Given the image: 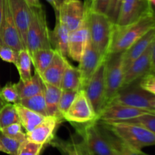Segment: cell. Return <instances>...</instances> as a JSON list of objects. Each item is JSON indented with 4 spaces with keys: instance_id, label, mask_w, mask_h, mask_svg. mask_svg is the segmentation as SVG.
<instances>
[{
    "instance_id": "cell-1",
    "label": "cell",
    "mask_w": 155,
    "mask_h": 155,
    "mask_svg": "<svg viewBox=\"0 0 155 155\" xmlns=\"http://www.w3.org/2000/svg\"><path fill=\"white\" fill-rule=\"evenodd\" d=\"M154 27L155 12L153 7L131 24L124 26L115 24L109 53L124 52Z\"/></svg>"
},
{
    "instance_id": "cell-2",
    "label": "cell",
    "mask_w": 155,
    "mask_h": 155,
    "mask_svg": "<svg viewBox=\"0 0 155 155\" xmlns=\"http://www.w3.org/2000/svg\"><path fill=\"white\" fill-rule=\"evenodd\" d=\"M120 140L134 149L155 145V133L139 124L127 122H101Z\"/></svg>"
},
{
    "instance_id": "cell-3",
    "label": "cell",
    "mask_w": 155,
    "mask_h": 155,
    "mask_svg": "<svg viewBox=\"0 0 155 155\" xmlns=\"http://www.w3.org/2000/svg\"><path fill=\"white\" fill-rule=\"evenodd\" d=\"M86 26L89 42L101 54L107 56L109 53L115 24L106 14L100 12H86Z\"/></svg>"
},
{
    "instance_id": "cell-4",
    "label": "cell",
    "mask_w": 155,
    "mask_h": 155,
    "mask_svg": "<svg viewBox=\"0 0 155 155\" xmlns=\"http://www.w3.org/2000/svg\"><path fill=\"white\" fill-rule=\"evenodd\" d=\"M50 33L51 30L48 29L46 15L42 6L31 7L27 34V49L30 54L40 48H52Z\"/></svg>"
},
{
    "instance_id": "cell-5",
    "label": "cell",
    "mask_w": 155,
    "mask_h": 155,
    "mask_svg": "<svg viewBox=\"0 0 155 155\" xmlns=\"http://www.w3.org/2000/svg\"><path fill=\"white\" fill-rule=\"evenodd\" d=\"M82 140L96 155H116L117 151L111 146L102 129L97 122L72 125Z\"/></svg>"
},
{
    "instance_id": "cell-6",
    "label": "cell",
    "mask_w": 155,
    "mask_h": 155,
    "mask_svg": "<svg viewBox=\"0 0 155 155\" xmlns=\"http://www.w3.org/2000/svg\"><path fill=\"white\" fill-rule=\"evenodd\" d=\"M124 77L123 52L109 53L104 61L106 106L123 88Z\"/></svg>"
},
{
    "instance_id": "cell-7",
    "label": "cell",
    "mask_w": 155,
    "mask_h": 155,
    "mask_svg": "<svg viewBox=\"0 0 155 155\" xmlns=\"http://www.w3.org/2000/svg\"><path fill=\"white\" fill-rule=\"evenodd\" d=\"M110 103L155 111V95L142 89L139 84L135 85L134 83L122 88Z\"/></svg>"
},
{
    "instance_id": "cell-8",
    "label": "cell",
    "mask_w": 155,
    "mask_h": 155,
    "mask_svg": "<svg viewBox=\"0 0 155 155\" xmlns=\"http://www.w3.org/2000/svg\"><path fill=\"white\" fill-rule=\"evenodd\" d=\"M63 119L71 125L85 124L98 120V116L83 89H80L77 92L72 104L63 116Z\"/></svg>"
},
{
    "instance_id": "cell-9",
    "label": "cell",
    "mask_w": 155,
    "mask_h": 155,
    "mask_svg": "<svg viewBox=\"0 0 155 155\" xmlns=\"http://www.w3.org/2000/svg\"><path fill=\"white\" fill-rule=\"evenodd\" d=\"M83 89L90 101L94 110L98 116L103 108L106 106L104 61L94 73Z\"/></svg>"
},
{
    "instance_id": "cell-10",
    "label": "cell",
    "mask_w": 155,
    "mask_h": 155,
    "mask_svg": "<svg viewBox=\"0 0 155 155\" xmlns=\"http://www.w3.org/2000/svg\"><path fill=\"white\" fill-rule=\"evenodd\" d=\"M0 45H7L18 51L25 48L14 21L8 0H3L2 19L0 27Z\"/></svg>"
},
{
    "instance_id": "cell-11",
    "label": "cell",
    "mask_w": 155,
    "mask_h": 155,
    "mask_svg": "<svg viewBox=\"0 0 155 155\" xmlns=\"http://www.w3.org/2000/svg\"><path fill=\"white\" fill-rule=\"evenodd\" d=\"M148 113H155V111L110 103L99 114L98 122H124Z\"/></svg>"
},
{
    "instance_id": "cell-12",
    "label": "cell",
    "mask_w": 155,
    "mask_h": 155,
    "mask_svg": "<svg viewBox=\"0 0 155 155\" xmlns=\"http://www.w3.org/2000/svg\"><path fill=\"white\" fill-rule=\"evenodd\" d=\"M56 18L64 24L69 31L78 28L85 21L86 11L80 0H69L59 7Z\"/></svg>"
},
{
    "instance_id": "cell-13",
    "label": "cell",
    "mask_w": 155,
    "mask_h": 155,
    "mask_svg": "<svg viewBox=\"0 0 155 155\" xmlns=\"http://www.w3.org/2000/svg\"><path fill=\"white\" fill-rule=\"evenodd\" d=\"M107 56L101 54L90 42H88L86 50L80 61L78 69L81 74L82 89L84 88L94 73L104 63Z\"/></svg>"
},
{
    "instance_id": "cell-14",
    "label": "cell",
    "mask_w": 155,
    "mask_h": 155,
    "mask_svg": "<svg viewBox=\"0 0 155 155\" xmlns=\"http://www.w3.org/2000/svg\"><path fill=\"white\" fill-rule=\"evenodd\" d=\"M64 121L62 118L47 116L32 131L26 133L27 139L35 143L46 145L54 139L56 131L59 125Z\"/></svg>"
},
{
    "instance_id": "cell-15",
    "label": "cell",
    "mask_w": 155,
    "mask_h": 155,
    "mask_svg": "<svg viewBox=\"0 0 155 155\" xmlns=\"http://www.w3.org/2000/svg\"><path fill=\"white\" fill-rule=\"evenodd\" d=\"M152 8L148 0H123L116 25L124 26L137 21Z\"/></svg>"
},
{
    "instance_id": "cell-16",
    "label": "cell",
    "mask_w": 155,
    "mask_h": 155,
    "mask_svg": "<svg viewBox=\"0 0 155 155\" xmlns=\"http://www.w3.org/2000/svg\"><path fill=\"white\" fill-rule=\"evenodd\" d=\"M8 2L24 46L27 48V34L31 16V7L24 0H8Z\"/></svg>"
},
{
    "instance_id": "cell-17",
    "label": "cell",
    "mask_w": 155,
    "mask_h": 155,
    "mask_svg": "<svg viewBox=\"0 0 155 155\" xmlns=\"http://www.w3.org/2000/svg\"><path fill=\"white\" fill-rule=\"evenodd\" d=\"M151 47L152 43L148 46L142 55L139 56L132 63L128 69L124 72L123 88L130 86L151 72Z\"/></svg>"
},
{
    "instance_id": "cell-18",
    "label": "cell",
    "mask_w": 155,
    "mask_h": 155,
    "mask_svg": "<svg viewBox=\"0 0 155 155\" xmlns=\"http://www.w3.org/2000/svg\"><path fill=\"white\" fill-rule=\"evenodd\" d=\"M89 40V32L85 20L80 27L70 32L68 39V57L74 61L80 62Z\"/></svg>"
},
{
    "instance_id": "cell-19",
    "label": "cell",
    "mask_w": 155,
    "mask_h": 155,
    "mask_svg": "<svg viewBox=\"0 0 155 155\" xmlns=\"http://www.w3.org/2000/svg\"><path fill=\"white\" fill-rule=\"evenodd\" d=\"M69 64L66 57L56 51L49 66L40 76L42 82L60 87L64 73Z\"/></svg>"
},
{
    "instance_id": "cell-20",
    "label": "cell",
    "mask_w": 155,
    "mask_h": 155,
    "mask_svg": "<svg viewBox=\"0 0 155 155\" xmlns=\"http://www.w3.org/2000/svg\"><path fill=\"white\" fill-rule=\"evenodd\" d=\"M155 39V27L147 32L143 36L138 39L128 49L123 52V64L124 72L128 69L135 60L142 55Z\"/></svg>"
},
{
    "instance_id": "cell-21",
    "label": "cell",
    "mask_w": 155,
    "mask_h": 155,
    "mask_svg": "<svg viewBox=\"0 0 155 155\" xmlns=\"http://www.w3.org/2000/svg\"><path fill=\"white\" fill-rule=\"evenodd\" d=\"M70 31L68 27L56 18L54 30L51 31V42L54 49L64 57L68 56V39Z\"/></svg>"
},
{
    "instance_id": "cell-22",
    "label": "cell",
    "mask_w": 155,
    "mask_h": 155,
    "mask_svg": "<svg viewBox=\"0 0 155 155\" xmlns=\"http://www.w3.org/2000/svg\"><path fill=\"white\" fill-rule=\"evenodd\" d=\"M15 105L19 117L20 123L26 130V133L34 130L45 119V116L27 108L19 103L15 104Z\"/></svg>"
},
{
    "instance_id": "cell-23",
    "label": "cell",
    "mask_w": 155,
    "mask_h": 155,
    "mask_svg": "<svg viewBox=\"0 0 155 155\" xmlns=\"http://www.w3.org/2000/svg\"><path fill=\"white\" fill-rule=\"evenodd\" d=\"M16 86L21 99L30 98L44 92V83L41 77L36 73L26 81L19 80V82L16 83Z\"/></svg>"
},
{
    "instance_id": "cell-24",
    "label": "cell",
    "mask_w": 155,
    "mask_h": 155,
    "mask_svg": "<svg viewBox=\"0 0 155 155\" xmlns=\"http://www.w3.org/2000/svg\"><path fill=\"white\" fill-rule=\"evenodd\" d=\"M61 92V87L44 83V96L48 116L57 117L63 119L58 111V103Z\"/></svg>"
},
{
    "instance_id": "cell-25",
    "label": "cell",
    "mask_w": 155,
    "mask_h": 155,
    "mask_svg": "<svg viewBox=\"0 0 155 155\" xmlns=\"http://www.w3.org/2000/svg\"><path fill=\"white\" fill-rule=\"evenodd\" d=\"M56 51L53 48H40L30 53L32 64L35 69V73L40 77L42 73L49 66L55 54Z\"/></svg>"
},
{
    "instance_id": "cell-26",
    "label": "cell",
    "mask_w": 155,
    "mask_h": 155,
    "mask_svg": "<svg viewBox=\"0 0 155 155\" xmlns=\"http://www.w3.org/2000/svg\"><path fill=\"white\" fill-rule=\"evenodd\" d=\"M60 87L62 90L70 91H79L82 89L81 74L78 68L71 64L68 65L64 73Z\"/></svg>"
},
{
    "instance_id": "cell-27",
    "label": "cell",
    "mask_w": 155,
    "mask_h": 155,
    "mask_svg": "<svg viewBox=\"0 0 155 155\" xmlns=\"http://www.w3.org/2000/svg\"><path fill=\"white\" fill-rule=\"evenodd\" d=\"M15 65L19 74L20 80L26 81L32 77V59L30 52L27 48H24L19 51L18 60Z\"/></svg>"
},
{
    "instance_id": "cell-28",
    "label": "cell",
    "mask_w": 155,
    "mask_h": 155,
    "mask_svg": "<svg viewBox=\"0 0 155 155\" xmlns=\"http://www.w3.org/2000/svg\"><path fill=\"white\" fill-rule=\"evenodd\" d=\"M19 104L24 106L27 108L33 110V111L37 112V113L40 114L43 116H48L44 92L36 94V95L30 97V98L21 99L19 101Z\"/></svg>"
},
{
    "instance_id": "cell-29",
    "label": "cell",
    "mask_w": 155,
    "mask_h": 155,
    "mask_svg": "<svg viewBox=\"0 0 155 155\" xmlns=\"http://www.w3.org/2000/svg\"><path fill=\"white\" fill-rule=\"evenodd\" d=\"M103 126V125H102ZM102 130L104 132V135H105L106 138L107 140L109 141L111 146L117 151L120 155H140L139 154V151L134 149V148H131L127 144L123 142L122 141L120 140L117 137L114 136L112 133H110L107 128L103 126Z\"/></svg>"
},
{
    "instance_id": "cell-30",
    "label": "cell",
    "mask_w": 155,
    "mask_h": 155,
    "mask_svg": "<svg viewBox=\"0 0 155 155\" xmlns=\"http://www.w3.org/2000/svg\"><path fill=\"white\" fill-rule=\"evenodd\" d=\"M20 123L19 117L14 104L5 103L0 109V131L11 124Z\"/></svg>"
},
{
    "instance_id": "cell-31",
    "label": "cell",
    "mask_w": 155,
    "mask_h": 155,
    "mask_svg": "<svg viewBox=\"0 0 155 155\" xmlns=\"http://www.w3.org/2000/svg\"><path fill=\"white\" fill-rule=\"evenodd\" d=\"M0 98L5 103H10L14 104L19 103L21 98L17 89L16 83L9 82L6 83L3 87H1Z\"/></svg>"
},
{
    "instance_id": "cell-32",
    "label": "cell",
    "mask_w": 155,
    "mask_h": 155,
    "mask_svg": "<svg viewBox=\"0 0 155 155\" xmlns=\"http://www.w3.org/2000/svg\"><path fill=\"white\" fill-rule=\"evenodd\" d=\"M51 144L66 155H83L79 147L78 142H64L54 139Z\"/></svg>"
},
{
    "instance_id": "cell-33",
    "label": "cell",
    "mask_w": 155,
    "mask_h": 155,
    "mask_svg": "<svg viewBox=\"0 0 155 155\" xmlns=\"http://www.w3.org/2000/svg\"><path fill=\"white\" fill-rule=\"evenodd\" d=\"M22 128L23 127L21 123H15L3 128L0 131V133L8 137L23 142L27 140V135H26V133L23 132Z\"/></svg>"
},
{
    "instance_id": "cell-34",
    "label": "cell",
    "mask_w": 155,
    "mask_h": 155,
    "mask_svg": "<svg viewBox=\"0 0 155 155\" xmlns=\"http://www.w3.org/2000/svg\"><path fill=\"white\" fill-rule=\"evenodd\" d=\"M77 92L78 91L62 90L58 103V111L62 117L72 104Z\"/></svg>"
},
{
    "instance_id": "cell-35",
    "label": "cell",
    "mask_w": 155,
    "mask_h": 155,
    "mask_svg": "<svg viewBox=\"0 0 155 155\" xmlns=\"http://www.w3.org/2000/svg\"><path fill=\"white\" fill-rule=\"evenodd\" d=\"M0 141L5 151V154L9 155H18L21 144L24 142L12 139L0 133Z\"/></svg>"
},
{
    "instance_id": "cell-36",
    "label": "cell",
    "mask_w": 155,
    "mask_h": 155,
    "mask_svg": "<svg viewBox=\"0 0 155 155\" xmlns=\"http://www.w3.org/2000/svg\"><path fill=\"white\" fill-rule=\"evenodd\" d=\"M124 122L139 124L155 133V113L145 114L142 116L124 121Z\"/></svg>"
},
{
    "instance_id": "cell-37",
    "label": "cell",
    "mask_w": 155,
    "mask_h": 155,
    "mask_svg": "<svg viewBox=\"0 0 155 155\" xmlns=\"http://www.w3.org/2000/svg\"><path fill=\"white\" fill-rule=\"evenodd\" d=\"M110 0H84L86 12H95L106 14Z\"/></svg>"
},
{
    "instance_id": "cell-38",
    "label": "cell",
    "mask_w": 155,
    "mask_h": 155,
    "mask_svg": "<svg viewBox=\"0 0 155 155\" xmlns=\"http://www.w3.org/2000/svg\"><path fill=\"white\" fill-rule=\"evenodd\" d=\"M45 145L25 140L21 145L18 155H40Z\"/></svg>"
},
{
    "instance_id": "cell-39",
    "label": "cell",
    "mask_w": 155,
    "mask_h": 155,
    "mask_svg": "<svg viewBox=\"0 0 155 155\" xmlns=\"http://www.w3.org/2000/svg\"><path fill=\"white\" fill-rule=\"evenodd\" d=\"M19 51L7 45H0V58L5 62L15 64L18 60Z\"/></svg>"
},
{
    "instance_id": "cell-40",
    "label": "cell",
    "mask_w": 155,
    "mask_h": 155,
    "mask_svg": "<svg viewBox=\"0 0 155 155\" xmlns=\"http://www.w3.org/2000/svg\"><path fill=\"white\" fill-rule=\"evenodd\" d=\"M139 86L146 92L155 95V74L148 73L139 81Z\"/></svg>"
},
{
    "instance_id": "cell-41",
    "label": "cell",
    "mask_w": 155,
    "mask_h": 155,
    "mask_svg": "<svg viewBox=\"0 0 155 155\" xmlns=\"http://www.w3.org/2000/svg\"><path fill=\"white\" fill-rule=\"evenodd\" d=\"M122 2L123 0H110L106 12V15L114 24H116L117 21Z\"/></svg>"
},
{
    "instance_id": "cell-42",
    "label": "cell",
    "mask_w": 155,
    "mask_h": 155,
    "mask_svg": "<svg viewBox=\"0 0 155 155\" xmlns=\"http://www.w3.org/2000/svg\"><path fill=\"white\" fill-rule=\"evenodd\" d=\"M78 145L80 150H81V152L83 155H96L94 154V153L89 149V148L87 146V145H86L83 140H81L80 142H78Z\"/></svg>"
},
{
    "instance_id": "cell-43",
    "label": "cell",
    "mask_w": 155,
    "mask_h": 155,
    "mask_svg": "<svg viewBox=\"0 0 155 155\" xmlns=\"http://www.w3.org/2000/svg\"><path fill=\"white\" fill-rule=\"evenodd\" d=\"M155 74V39L152 42L151 53V72Z\"/></svg>"
},
{
    "instance_id": "cell-44",
    "label": "cell",
    "mask_w": 155,
    "mask_h": 155,
    "mask_svg": "<svg viewBox=\"0 0 155 155\" xmlns=\"http://www.w3.org/2000/svg\"><path fill=\"white\" fill-rule=\"evenodd\" d=\"M24 1L31 7H38V6L42 5L39 0H24Z\"/></svg>"
},
{
    "instance_id": "cell-45",
    "label": "cell",
    "mask_w": 155,
    "mask_h": 155,
    "mask_svg": "<svg viewBox=\"0 0 155 155\" xmlns=\"http://www.w3.org/2000/svg\"><path fill=\"white\" fill-rule=\"evenodd\" d=\"M54 3H55V5H56V7H57L58 13L59 7H60V6L63 4V3H64L65 2H68V1H69V0H54Z\"/></svg>"
},
{
    "instance_id": "cell-46",
    "label": "cell",
    "mask_w": 155,
    "mask_h": 155,
    "mask_svg": "<svg viewBox=\"0 0 155 155\" xmlns=\"http://www.w3.org/2000/svg\"><path fill=\"white\" fill-rule=\"evenodd\" d=\"M45 1H46L47 2H48L50 5H51V6L53 8V9H54V12H55V15H57V14H58V9H57V7H56V5H55V3H54V0H45Z\"/></svg>"
},
{
    "instance_id": "cell-47",
    "label": "cell",
    "mask_w": 155,
    "mask_h": 155,
    "mask_svg": "<svg viewBox=\"0 0 155 155\" xmlns=\"http://www.w3.org/2000/svg\"><path fill=\"white\" fill-rule=\"evenodd\" d=\"M3 13V0H0V27L2 24V19Z\"/></svg>"
},
{
    "instance_id": "cell-48",
    "label": "cell",
    "mask_w": 155,
    "mask_h": 155,
    "mask_svg": "<svg viewBox=\"0 0 155 155\" xmlns=\"http://www.w3.org/2000/svg\"><path fill=\"white\" fill-rule=\"evenodd\" d=\"M0 152L5 153V151L4 148H3V146H2V144L1 141H0Z\"/></svg>"
},
{
    "instance_id": "cell-49",
    "label": "cell",
    "mask_w": 155,
    "mask_h": 155,
    "mask_svg": "<svg viewBox=\"0 0 155 155\" xmlns=\"http://www.w3.org/2000/svg\"><path fill=\"white\" fill-rule=\"evenodd\" d=\"M5 104V103L4 101H2V98H0V109H1L2 107H3V106H4Z\"/></svg>"
},
{
    "instance_id": "cell-50",
    "label": "cell",
    "mask_w": 155,
    "mask_h": 155,
    "mask_svg": "<svg viewBox=\"0 0 155 155\" xmlns=\"http://www.w3.org/2000/svg\"><path fill=\"white\" fill-rule=\"evenodd\" d=\"M149 1V2L151 3V5H153L155 6V0H148Z\"/></svg>"
},
{
    "instance_id": "cell-51",
    "label": "cell",
    "mask_w": 155,
    "mask_h": 155,
    "mask_svg": "<svg viewBox=\"0 0 155 155\" xmlns=\"http://www.w3.org/2000/svg\"><path fill=\"white\" fill-rule=\"evenodd\" d=\"M139 154H140V155H149V154H146V153L143 152V151H142V150H141V151H139Z\"/></svg>"
},
{
    "instance_id": "cell-52",
    "label": "cell",
    "mask_w": 155,
    "mask_h": 155,
    "mask_svg": "<svg viewBox=\"0 0 155 155\" xmlns=\"http://www.w3.org/2000/svg\"><path fill=\"white\" fill-rule=\"evenodd\" d=\"M116 155H120V154H119V153H118V152H117V154H116Z\"/></svg>"
},
{
    "instance_id": "cell-53",
    "label": "cell",
    "mask_w": 155,
    "mask_h": 155,
    "mask_svg": "<svg viewBox=\"0 0 155 155\" xmlns=\"http://www.w3.org/2000/svg\"><path fill=\"white\" fill-rule=\"evenodd\" d=\"M0 89H1V86H0Z\"/></svg>"
}]
</instances>
